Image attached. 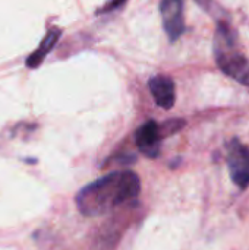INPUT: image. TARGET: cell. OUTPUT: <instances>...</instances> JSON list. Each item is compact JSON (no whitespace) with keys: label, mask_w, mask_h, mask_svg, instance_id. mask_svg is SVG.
I'll use <instances>...</instances> for the list:
<instances>
[{"label":"cell","mask_w":249,"mask_h":250,"mask_svg":"<svg viewBox=\"0 0 249 250\" xmlns=\"http://www.w3.org/2000/svg\"><path fill=\"white\" fill-rule=\"evenodd\" d=\"M185 125H186V122L183 119H172V120H166L164 123L158 125V132H160L161 139L181 132L185 127Z\"/></svg>","instance_id":"cell-8"},{"label":"cell","mask_w":249,"mask_h":250,"mask_svg":"<svg viewBox=\"0 0 249 250\" xmlns=\"http://www.w3.org/2000/svg\"><path fill=\"white\" fill-rule=\"evenodd\" d=\"M238 82H239V83H242V85H245V86H249V66L247 67V70L239 76Z\"/></svg>","instance_id":"cell-10"},{"label":"cell","mask_w":249,"mask_h":250,"mask_svg":"<svg viewBox=\"0 0 249 250\" xmlns=\"http://www.w3.org/2000/svg\"><path fill=\"white\" fill-rule=\"evenodd\" d=\"M141 192V179L131 170L112 171L84 186L76 195V208L84 217H103L132 202Z\"/></svg>","instance_id":"cell-1"},{"label":"cell","mask_w":249,"mask_h":250,"mask_svg":"<svg viewBox=\"0 0 249 250\" xmlns=\"http://www.w3.org/2000/svg\"><path fill=\"white\" fill-rule=\"evenodd\" d=\"M148 88L158 107L164 110H170L175 105L176 88H175V82L169 76L164 75L153 76L148 81Z\"/></svg>","instance_id":"cell-5"},{"label":"cell","mask_w":249,"mask_h":250,"mask_svg":"<svg viewBox=\"0 0 249 250\" xmlns=\"http://www.w3.org/2000/svg\"><path fill=\"white\" fill-rule=\"evenodd\" d=\"M195 3L205 12L208 13L216 22H220V21H230V16L229 13L226 12V9L219 4L216 0H195Z\"/></svg>","instance_id":"cell-7"},{"label":"cell","mask_w":249,"mask_h":250,"mask_svg":"<svg viewBox=\"0 0 249 250\" xmlns=\"http://www.w3.org/2000/svg\"><path fill=\"white\" fill-rule=\"evenodd\" d=\"M126 3V0H107L106 4L98 10V13H109V12H113L114 9L123 6Z\"/></svg>","instance_id":"cell-9"},{"label":"cell","mask_w":249,"mask_h":250,"mask_svg":"<svg viewBox=\"0 0 249 250\" xmlns=\"http://www.w3.org/2000/svg\"><path fill=\"white\" fill-rule=\"evenodd\" d=\"M227 164L230 177L241 189L249 186V148L238 139L229 142L227 146Z\"/></svg>","instance_id":"cell-2"},{"label":"cell","mask_w":249,"mask_h":250,"mask_svg":"<svg viewBox=\"0 0 249 250\" xmlns=\"http://www.w3.org/2000/svg\"><path fill=\"white\" fill-rule=\"evenodd\" d=\"M60 35H62V29H60V28H57V26L50 28V29L45 32L44 38L41 40L40 45L28 56V59H26V66H28L29 69H37V67L44 62L45 56L54 48V45L57 44Z\"/></svg>","instance_id":"cell-6"},{"label":"cell","mask_w":249,"mask_h":250,"mask_svg":"<svg viewBox=\"0 0 249 250\" xmlns=\"http://www.w3.org/2000/svg\"><path fill=\"white\" fill-rule=\"evenodd\" d=\"M160 15L163 21V28L170 40L175 42L185 32V19H183V0H161L160 1Z\"/></svg>","instance_id":"cell-3"},{"label":"cell","mask_w":249,"mask_h":250,"mask_svg":"<svg viewBox=\"0 0 249 250\" xmlns=\"http://www.w3.org/2000/svg\"><path fill=\"white\" fill-rule=\"evenodd\" d=\"M136 146L139 151L148 158H157L160 155L161 136L158 132V123L154 120H148L144 123L135 133Z\"/></svg>","instance_id":"cell-4"}]
</instances>
